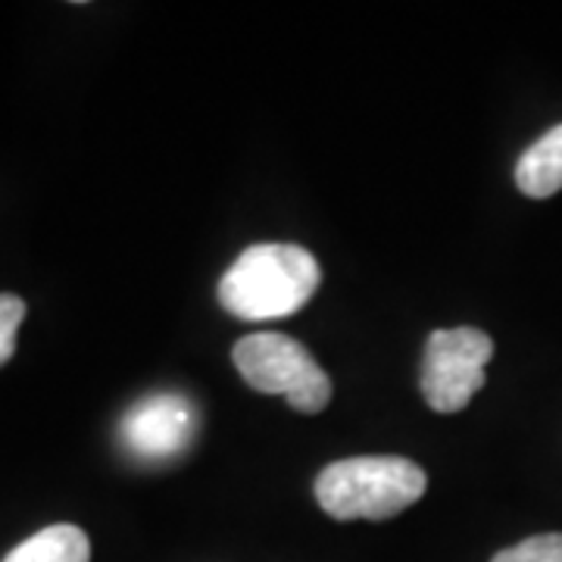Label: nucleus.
Listing matches in <instances>:
<instances>
[{
	"mask_svg": "<svg viewBox=\"0 0 562 562\" xmlns=\"http://www.w3.org/2000/svg\"><path fill=\"white\" fill-rule=\"evenodd\" d=\"M232 360L254 391L284 397L297 413L313 416L331 401V379L322 372L313 353L288 335H247L235 344Z\"/></svg>",
	"mask_w": 562,
	"mask_h": 562,
	"instance_id": "obj_3",
	"label": "nucleus"
},
{
	"mask_svg": "<svg viewBox=\"0 0 562 562\" xmlns=\"http://www.w3.org/2000/svg\"><path fill=\"white\" fill-rule=\"evenodd\" d=\"M25 301L20 294H0V350L16 353V331L25 319Z\"/></svg>",
	"mask_w": 562,
	"mask_h": 562,
	"instance_id": "obj_9",
	"label": "nucleus"
},
{
	"mask_svg": "<svg viewBox=\"0 0 562 562\" xmlns=\"http://www.w3.org/2000/svg\"><path fill=\"white\" fill-rule=\"evenodd\" d=\"M91 543L76 525H50L13 547L3 562H88Z\"/></svg>",
	"mask_w": 562,
	"mask_h": 562,
	"instance_id": "obj_7",
	"label": "nucleus"
},
{
	"mask_svg": "<svg viewBox=\"0 0 562 562\" xmlns=\"http://www.w3.org/2000/svg\"><path fill=\"white\" fill-rule=\"evenodd\" d=\"M316 257L301 244H254L220 281V303L247 322L294 316L319 288Z\"/></svg>",
	"mask_w": 562,
	"mask_h": 562,
	"instance_id": "obj_1",
	"label": "nucleus"
},
{
	"mask_svg": "<svg viewBox=\"0 0 562 562\" xmlns=\"http://www.w3.org/2000/svg\"><path fill=\"white\" fill-rule=\"evenodd\" d=\"M494 341L479 328H438L422 360V397L435 413H460L484 387Z\"/></svg>",
	"mask_w": 562,
	"mask_h": 562,
	"instance_id": "obj_4",
	"label": "nucleus"
},
{
	"mask_svg": "<svg viewBox=\"0 0 562 562\" xmlns=\"http://www.w3.org/2000/svg\"><path fill=\"white\" fill-rule=\"evenodd\" d=\"M10 357H13V353H3V350H0V366H7V362H10Z\"/></svg>",
	"mask_w": 562,
	"mask_h": 562,
	"instance_id": "obj_10",
	"label": "nucleus"
},
{
	"mask_svg": "<svg viewBox=\"0 0 562 562\" xmlns=\"http://www.w3.org/2000/svg\"><path fill=\"white\" fill-rule=\"evenodd\" d=\"M198 435V409L184 394L160 391L138 401L120 422L122 447L140 462L181 457Z\"/></svg>",
	"mask_w": 562,
	"mask_h": 562,
	"instance_id": "obj_5",
	"label": "nucleus"
},
{
	"mask_svg": "<svg viewBox=\"0 0 562 562\" xmlns=\"http://www.w3.org/2000/svg\"><path fill=\"white\" fill-rule=\"evenodd\" d=\"M516 188L525 198H553L562 191V125L535 140L516 162Z\"/></svg>",
	"mask_w": 562,
	"mask_h": 562,
	"instance_id": "obj_6",
	"label": "nucleus"
},
{
	"mask_svg": "<svg viewBox=\"0 0 562 562\" xmlns=\"http://www.w3.org/2000/svg\"><path fill=\"white\" fill-rule=\"evenodd\" d=\"M428 475L403 457H350L325 465L316 479V501L338 522H384L422 501Z\"/></svg>",
	"mask_w": 562,
	"mask_h": 562,
	"instance_id": "obj_2",
	"label": "nucleus"
},
{
	"mask_svg": "<svg viewBox=\"0 0 562 562\" xmlns=\"http://www.w3.org/2000/svg\"><path fill=\"white\" fill-rule=\"evenodd\" d=\"M491 562H562V535H535L506 547Z\"/></svg>",
	"mask_w": 562,
	"mask_h": 562,
	"instance_id": "obj_8",
	"label": "nucleus"
}]
</instances>
